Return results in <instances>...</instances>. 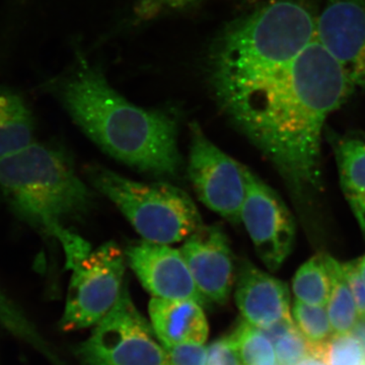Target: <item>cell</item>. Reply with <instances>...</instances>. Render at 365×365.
<instances>
[{"label": "cell", "mask_w": 365, "mask_h": 365, "mask_svg": "<svg viewBox=\"0 0 365 365\" xmlns=\"http://www.w3.org/2000/svg\"><path fill=\"white\" fill-rule=\"evenodd\" d=\"M126 260L153 297L190 299L205 304L180 250L170 245L137 242L127 248Z\"/></svg>", "instance_id": "8fae6325"}, {"label": "cell", "mask_w": 365, "mask_h": 365, "mask_svg": "<svg viewBox=\"0 0 365 365\" xmlns=\"http://www.w3.org/2000/svg\"><path fill=\"white\" fill-rule=\"evenodd\" d=\"M53 90L72 121L110 157L155 176L179 172L182 158L174 118L132 104L98 66L81 60Z\"/></svg>", "instance_id": "7a4b0ae2"}, {"label": "cell", "mask_w": 365, "mask_h": 365, "mask_svg": "<svg viewBox=\"0 0 365 365\" xmlns=\"http://www.w3.org/2000/svg\"><path fill=\"white\" fill-rule=\"evenodd\" d=\"M230 336L244 365H279L272 341L261 329L244 319Z\"/></svg>", "instance_id": "d6986e66"}, {"label": "cell", "mask_w": 365, "mask_h": 365, "mask_svg": "<svg viewBox=\"0 0 365 365\" xmlns=\"http://www.w3.org/2000/svg\"><path fill=\"white\" fill-rule=\"evenodd\" d=\"M241 222L266 268L279 270L294 249V218L281 197L249 169Z\"/></svg>", "instance_id": "9c48e42d"}, {"label": "cell", "mask_w": 365, "mask_h": 365, "mask_svg": "<svg viewBox=\"0 0 365 365\" xmlns=\"http://www.w3.org/2000/svg\"><path fill=\"white\" fill-rule=\"evenodd\" d=\"M297 365H328L326 364L325 360L322 359L321 356L317 354H311L306 359H302L299 364Z\"/></svg>", "instance_id": "83f0119b"}, {"label": "cell", "mask_w": 365, "mask_h": 365, "mask_svg": "<svg viewBox=\"0 0 365 365\" xmlns=\"http://www.w3.org/2000/svg\"><path fill=\"white\" fill-rule=\"evenodd\" d=\"M346 281L349 285L350 290L359 311V318H365V282L360 275L356 260L341 263Z\"/></svg>", "instance_id": "d4e9b609"}, {"label": "cell", "mask_w": 365, "mask_h": 365, "mask_svg": "<svg viewBox=\"0 0 365 365\" xmlns=\"http://www.w3.org/2000/svg\"><path fill=\"white\" fill-rule=\"evenodd\" d=\"M295 299L311 306L326 307L331 294V277L326 254L314 255L302 264L292 280Z\"/></svg>", "instance_id": "ac0fdd59"}, {"label": "cell", "mask_w": 365, "mask_h": 365, "mask_svg": "<svg viewBox=\"0 0 365 365\" xmlns=\"http://www.w3.org/2000/svg\"><path fill=\"white\" fill-rule=\"evenodd\" d=\"M352 335L359 341L365 356V318H359L354 330H353Z\"/></svg>", "instance_id": "4316f807"}, {"label": "cell", "mask_w": 365, "mask_h": 365, "mask_svg": "<svg viewBox=\"0 0 365 365\" xmlns=\"http://www.w3.org/2000/svg\"><path fill=\"white\" fill-rule=\"evenodd\" d=\"M333 148L341 188L365 235V139H335Z\"/></svg>", "instance_id": "9a60e30c"}, {"label": "cell", "mask_w": 365, "mask_h": 365, "mask_svg": "<svg viewBox=\"0 0 365 365\" xmlns=\"http://www.w3.org/2000/svg\"><path fill=\"white\" fill-rule=\"evenodd\" d=\"M206 365H244L230 336L208 346Z\"/></svg>", "instance_id": "cb8c5ba5"}, {"label": "cell", "mask_w": 365, "mask_h": 365, "mask_svg": "<svg viewBox=\"0 0 365 365\" xmlns=\"http://www.w3.org/2000/svg\"><path fill=\"white\" fill-rule=\"evenodd\" d=\"M190 133L188 174L197 197L228 222H241L248 169L218 148L196 122Z\"/></svg>", "instance_id": "ba28073f"}, {"label": "cell", "mask_w": 365, "mask_h": 365, "mask_svg": "<svg viewBox=\"0 0 365 365\" xmlns=\"http://www.w3.org/2000/svg\"><path fill=\"white\" fill-rule=\"evenodd\" d=\"M126 255L116 242L91 250L76 267L60 328L66 332L96 326L110 313L123 290Z\"/></svg>", "instance_id": "52a82bcc"}, {"label": "cell", "mask_w": 365, "mask_h": 365, "mask_svg": "<svg viewBox=\"0 0 365 365\" xmlns=\"http://www.w3.org/2000/svg\"><path fill=\"white\" fill-rule=\"evenodd\" d=\"M199 1L200 0H140L137 13L143 18H150L163 11L188 9Z\"/></svg>", "instance_id": "484cf974"}, {"label": "cell", "mask_w": 365, "mask_h": 365, "mask_svg": "<svg viewBox=\"0 0 365 365\" xmlns=\"http://www.w3.org/2000/svg\"><path fill=\"white\" fill-rule=\"evenodd\" d=\"M148 313L153 332L162 346L204 344L207 340V318L202 304L194 300L153 297Z\"/></svg>", "instance_id": "5bb4252c"}, {"label": "cell", "mask_w": 365, "mask_h": 365, "mask_svg": "<svg viewBox=\"0 0 365 365\" xmlns=\"http://www.w3.org/2000/svg\"><path fill=\"white\" fill-rule=\"evenodd\" d=\"M34 136L35 120L25 100L0 86V160L35 143Z\"/></svg>", "instance_id": "2e32d148"}, {"label": "cell", "mask_w": 365, "mask_h": 365, "mask_svg": "<svg viewBox=\"0 0 365 365\" xmlns=\"http://www.w3.org/2000/svg\"><path fill=\"white\" fill-rule=\"evenodd\" d=\"M292 319L297 330L314 349L334 336L326 307L311 306L295 300Z\"/></svg>", "instance_id": "44dd1931"}, {"label": "cell", "mask_w": 365, "mask_h": 365, "mask_svg": "<svg viewBox=\"0 0 365 365\" xmlns=\"http://www.w3.org/2000/svg\"><path fill=\"white\" fill-rule=\"evenodd\" d=\"M357 267H359L360 275L364 278L365 282V255L361 258L356 259Z\"/></svg>", "instance_id": "f1b7e54d"}, {"label": "cell", "mask_w": 365, "mask_h": 365, "mask_svg": "<svg viewBox=\"0 0 365 365\" xmlns=\"http://www.w3.org/2000/svg\"><path fill=\"white\" fill-rule=\"evenodd\" d=\"M170 365H206L207 347L204 344L186 343L163 346Z\"/></svg>", "instance_id": "603a6c76"}, {"label": "cell", "mask_w": 365, "mask_h": 365, "mask_svg": "<svg viewBox=\"0 0 365 365\" xmlns=\"http://www.w3.org/2000/svg\"><path fill=\"white\" fill-rule=\"evenodd\" d=\"M328 365H365V356L359 341L352 335H334L323 345L314 348Z\"/></svg>", "instance_id": "7402d4cb"}, {"label": "cell", "mask_w": 365, "mask_h": 365, "mask_svg": "<svg viewBox=\"0 0 365 365\" xmlns=\"http://www.w3.org/2000/svg\"><path fill=\"white\" fill-rule=\"evenodd\" d=\"M261 330L272 341L279 365H297L314 354L313 346L297 330L294 319H284Z\"/></svg>", "instance_id": "ffe728a7"}, {"label": "cell", "mask_w": 365, "mask_h": 365, "mask_svg": "<svg viewBox=\"0 0 365 365\" xmlns=\"http://www.w3.org/2000/svg\"><path fill=\"white\" fill-rule=\"evenodd\" d=\"M86 176L144 241L163 245L184 242L204 225L191 197L168 182L133 181L100 165L88 167Z\"/></svg>", "instance_id": "5b68a950"}, {"label": "cell", "mask_w": 365, "mask_h": 365, "mask_svg": "<svg viewBox=\"0 0 365 365\" xmlns=\"http://www.w3.org/2000/svg\"><path fill=\"white\" fill-rule=\"evenodd\" d=\"M317 36V18L299 0H275L228 25L213 45V91L237 88L290 66Z\"/></svg>", "instance_id": "277c9868"}, {"label": "cell", "mask_w": 365, "mask_h": 365, "mask_svg": "<svg viewBox=\"0 0 365 365\" xmlns=\"http://www.w3.org/2000/svg\"><path fill=\"white\" fill-rule=\"evenodd\" d=\"M0 190L21 220L58 242L68 270L91 253L90 242L68 225L90 211L93 195L63 150L33 143L1 158Z\"/></svg>", "instance_id": "3957f363"}, {"label": "cell", "mask_w": 365, "mask_h": 365, "mask_svg": "<svg viewBox=\"0 0 365 365\" xmlns=\"http://www.w3.org/2000/svg\"><path fill=\"white\" fill-rule=\"evenodd\" d=\"M316 39L337 60L354 88L365 91V0H325Z\"/></svg>", "instance_id": "30bf717a"}, {"label": "cell", "mask_w": 365, "mask_h": 365, "mask_svg": "<svg viewBox=\"0 0 365 365\" xmlns=\"http://www.w3.org/2000/svg\"><path fill=\"white\" fill-rule=\"evenodd\" d=\"M235 302L245 321L266 329L292 319L287 283L242 261L235 278Z\"/></svg>", "instance_id": "4fadbf2b"}, {"label": "cell", "mask_w": 365, "mask_h": 365, "mask_svg": "<svg viewBox=\"0 0 365 365\" xmlns=\"http://www.w3.org/2000/svg\"><path fill=\"white\" fill-rule=\"evenodd\" d=\"M197 288L208 302L225 304L235 283L234 255L220 225L199 228L180 249Z\"/></svg>", "instance_id": "7c38bea8"}, {"label": "cell", "mask_w": 365, "mask_h": 365, "mask_svg": "<svg viewBox=\"0 0 365 365\" xmlns=\"http://www.w3.org/2000/svg\"><path fill=\"white\" fill-rule=\"evenodd\" d=\"M326 261L331 277V294L326 306L329 319L334 335H348L359 322V311L340 262L328 254Z\"/></svg>", "instance_id": "e0dca14e"}, {"label": "cell", "mask_w": 365, "mask_h": 365, "mask_svg": "<svg viewBox=\"0 0 365 365\" xmlns=\"http://www.w3.org/2000/svg\"><path fill=\"white\" fill-rule=\"evenodd\" d=\"M353 90L342 66L314 39L282 71L215 97L294 198L309 203L323 189L321 148L327 119Z\"/></svg>", "instance_id": "6da1fadb"}, {"label": "cell", "mask_w": 365, "mask_h": 365, "mask_svg": "<svg viewBox=\"0 0 365 365\" xmlns=\"http://www.w3.org/2000/svg\"><path fill=\"white\" fill-rule=\"evenodd\" d=\"M155 337L124 287L110 313L74 352L79 365H170Z\"/></svg>", "instance_id": "8992f818"}]
</instances>
